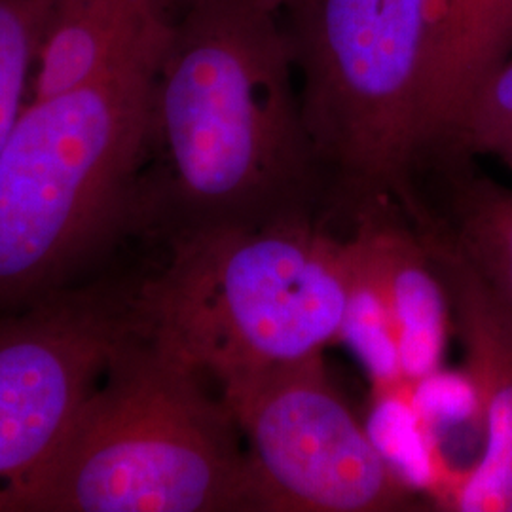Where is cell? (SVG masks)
<instances>
[{"label": "cell", "instance_id": "8992f818", "mask_svg": "<svg viewBox=\"0 0 512 512\" xmlns=\"http://www.w3.org/2000/svg\"><path fill=\"white\" fill-rule=\"evenodd\" d=\"M217 393L247 440L258 512L416 509L404 476L330 382L323 355Z\"/></svg>", "mask_w": 512, "mask_h": 512}, {"label": "cell", "instance_id": "3957f363", "mask_svg": "<svg viewBox=\"0 0 512 512\" xmlns=\"http://www.w3.org/2000/svg\"><path fill=\"white\" fill-rule=\"evenodd\" d=\"M135 277L133 329L215 387L321 357L342 340L346 238L321 220L220 226L158 239Z\"/></svg>", "mask_w": 512, "mask_h": 512}, {"label": "cell", "instance_id": "4fadbf2b", "mask_svg": "<svg viewBox=\"0 0 512 512\" xmlns=\"http://www.w3.org/2000/svg\"><path fill=\"white\" fill-rule=\"evenodd\" d=\"M40 0H0V152L31 99Z\"/></svg>", "mask_w": 512, "mask_h": 512}, {"label": "cell", "instance_id": "7a4b0ae2", "mask_svg": "<svg viewBox=\"0 0 512 512\" xmlns=\"http://www.w3.org/2000/svg\"><path fill=\"white\" fill-rule=\"evenodd\" d=\"M165 40L73 90L29 99L0 152V313L90 281L97 262L137 236Z\"/></svg>", "mask_w": 512, "mask_h": 512}, {"label": "cell", "instance_id": "9a60e30c", "mask_svg": "<svg viewBox=\"0 0 512 512\" xmlns=\"http://www.w3.org/2000/svg\"><path fill=\"white\" fill-rule=\"evenodd\" d=\"M490 156H494L501 164H505L509 169H512V133H509V135L492 150Z\"/></svg>", "mask_w": 512, "mask_h": 512}, {"label": "cell", "instance_id": "30bf717a", "mask_svg": "<svg viewBox=\"0 0 512 512\" xmlns=\"http://www.w3.org/2000/svg\"><path fill=\"white\" fill-rule=\"evenodd\" d=\"M186 0H40L31 99L73 90L164 42Z\"/></svg>", "mask_w": 512, "mask_h": 512}, {"label": "cell", "instance_id": "ba28073f", "mask_svg": "<svg viewBox=\"0 0 512 512\" xmlns=\"http://www.w3.org/2000/svg\"><path fill=\"white\" fill-rule=\"evenodd\" d=\"M404 213L448 296L484 433L471 469L433 480L435 509L512 512V310L435 220L416 209Z\"/></svg>", "mask_w": 512, "mask_h": 512}, {"label": "cell", "instance_id": "5bb4252c", "mask_svg": "<svg viewBox=\"0 0 512 512\" xmlns=\"http://www.w3.org/2000/svg\"><path fill=\"white\" fill-rule=\"evenodd\" d=\"M509 133H512V50L476 90L452 145L437 154L490 156Z\"/></svg>", "mask_w": 512, "mask_h": 512}, {"label": "cell", "instance_id": "9c48e42d", "mask_svg": "<svg viewBox=\"0 0 512 512\" xmlns=\"http://www.w3.org/2000/svg\"><path fill=\"white\" fill-rule=\"evenodd\" d=\"M351 245L365 262L399 348L404 380L414 391L439 374L452 315L418 232L397 202L380 203L353 217Z\"/></svg>", "mask_w": 512, "mask_h": 512}, {"label": "cell", "instance_id": "52a82bcc", "mask_svg": "<svg viewBox=\"0 0 512 512\" xmlns=\"http://www.w3.org/2000/svg\"><path fill=\"white\" fill-rule=\"evenodd\" d=\"M133 281L93 279L0 313V512H29L80 406L128 334Z\"/></svg>", "mask_w": 512, "mask_h": 512}, {"label": "cell", "instance_id": "5b68a950", "mask_svg": "<svg viewBox=\"0 0 512 512\" xmlns=\"http://www.w3.org/2000/svg\"><path fill=\"white\" fill-rule=\"evenodd\" d=\"M277 16L330 213L406 202L423 160L429 0H285Z\"/></svg>", "mask_w": 512, "mask_h": 512}, {"label": "cell", "instance_id": "2e32d148", "mask_svg": "<svg viewBox=\"0 0 512 512\" xmlns=\"http://www.w3.org/2000/svg\"><path fill=\"white\" fill-rule=\"evenodd\" d=\"M258 4H262L266 10H270V12H274V14H279V10L283 8V4H285V0H256Z\"/></svg>", "mask_w": 512, "mask_h": 512}, {"label": "cell", "instance_id": "8fae6325", "mask_svg": "<svg viewBox=\"0 0 512 512\" xmlns=\"http://www.w3.org/2000/svg\"><path fill=\"white\" fill-rule=\"evenodd\" d=\"M423 156L450 147L480 84L512 50V0H429Z\"/></svg>", "mask_w": 512, "mask_h": 512}, {"label": "cell", "instance_id": "6da1fadb", "mask_svg": "<svg viewBox=\"0 0 512 512\" xmlns=\"http://www.w3.org/2000/svg\"><path fill=\"white\" fill-rule=\"evenodd\" d=\"M329 211L279 16L256 0H186L154 74L137 236Z\"/></svg>", "mask_w": 512, "mask_h": 512}, {"label": "cell", "instance_id": "277c9868", "mask_svg": "<svg viewBox=\"0 0 512 512\" xmlns=\"http://www.w3.org/2000/svg\"><path fill=\"white\" fill-rule=\"evenodd\" d=\"M207 384L131 325L29 512H258L238 423Z\"/></svg>", "mask_w": 512, "mask_h": 512}, {"label": "cell", "instance_id": "7c38bea8", "mask_svg": "<svg viewBox=\"0 0 512 512\" xmlns=\"http://www.w3.org/2000/svg\"><path fill=\"white\" fill-rule=\"evenodd\" d=\"M420 167L433 171L435 188L414 183L406 209L435 220L512 310L511 186L478 173L473 158L459 154H435Z\"/></svg>", "mask_w": 512, "mask_h": 512}]
</instances>
